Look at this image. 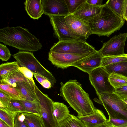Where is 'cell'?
I'll list each match as a JSON object with an SVG mask.
<instances>
[{"label": "cell", "instance_id": "6da1fadb", "mask_svg": "<svg viewBox=\"0 0 127 127\" xmlns=\"http://www.w3.org/2000/svg\"><path fill=\"white\" fill-rule=\"evenodd\" d=\"M60 95L77 113L83 116L94 113L96 108L83 89L81 84L76 80H70L65 83H60Z\"/></svg>", "mask_w": 127, "mask_h": 127}, {"label": "cell", "instance_id": "7a4b0ae2", "mask_svg": "<svg viewBox=\"0 0 127 127\" xmlns=\"http://www.w3.org/2000/svg\"><path fill=\"white\" fill-rule=\"evenodd\" d=\"M0 41L23 51L33 52L42 47L39 39L27 29L20 26L0 29Z\"/></svg>", "mask_w": 127, "mask_h": 127}, {"label": "cell", "instance_id": "3957f363", "mask_svg": "<svg viewBox=\"0 0 127 127\" xmlns=\"http://www.w3.org/2000/svg\"><path fill=\"white\" fill-rule=\"evenodd\" d=\"M125 21L105 3L99 13L88 23L93 34L109 36L119 30L123 26Z\"/></svg>", "mask_w": 127, "mask_h": 127}, {"label": "cell", "instance_id": "277c9868", "mask_svg": "<svg viewBox=\"0 0 127 127\" xmlns=\"http://www.w3.org/2000/svg\"><path fill=\"white\" fill-rule=\"evenodd\" d=\"M94 100L102 105L112 118L127 120V104L115 92L105 93Z\"/></svg>", "mask_w": 127, "mask_h": 127}, {"label": "cell", "instance_id": "5b68a950", "mask_svg": "<svg viewBox=\"0 0 127 127\" xmlns=\"http://www.w3.org/2000/svg\"><path fill=\"white\" fill-rule=\"evenodd\" d=\"M92 46L85 40L71 39L59 40L50 50L51 52L77 55H90L96 52Z\"/></svg>", "mask_w": 127, "mask_h": 127}, {"label": "cell", "instance_id": "8992f818", "mask_svg": "<svg viewBox=\"0 0 127 127\" xmlns=\"http://www.w3.org/2000/svg\"><path fill=\"white\" fill-rule=\"evenodd\" d=\"M20 66L27 68L33 73L40 74L48 80L52 86L56 80L53 74L38 62L30 52L20 51L12 55Z\"/></svg>", "mask_w": 127, "mask_h": 127}, {"label": "cell", "instance_id": "52a82bcc", "mask_svg": "<svg viewBox=\"0 0 127 127\" xmlns=\"http://www.w3.org/2000/svg\"><path fill=\"white\" fill-rule=\"evenodd\" d=\"M88 74L91 83L98 97L104 93L115 92L114 88L108 80L110 74L103 67L100 66Z\"/></svg>", "mask_w": 127, "mask_h": 127}, {"label": "cell", "instance_id": "ba28073f", "mask_svg": "<svg viewBox=\"0 0 127 127\" xmlns=\"http://www.w3.org/2000/svg\"><path fill=\"white\" fill-rule=\"evenodd\" d=\"M35 93L40 105L41 118L44 127H58L59 125L54 120L52 113L54 102L43 93L34 84Z\"/></svg>", "mask_w": 127, "mask_h": 127}, {"label": "cell", "instance_id": "9c48e42d", "mask_svg": "<svg viewBox=\"0 0 127 127\" xmlns=\"http://www.w3.org/2000/svg\"><path fill=\"white\" fill-rule=\"evenodd\" d=\"M127 38V33L116 35L104 43L98 50L103 57L125 55L124 49Z\"/></svg>", "mask_w": 127, "mask_h": 127}, {"label": "cell", "instance_id": "30bf717a", "mask_svg": "<svg viewBox=\"0 0 127 127\" xmlns=\"http://www.w3.org/2000/svg\"><path fill=\"white\" fill-rule=\"evenodd\" d=\"M65 16H54L49 17L55 36L59 40L71 39H84L71 30L65 21Z\"/></svg>", "mask_w": 127, "mask_h": 127}, {"label": "cell", "instance_id": "8fae6325", "mask_svg": "<svg viewBox=\"0 0 127 127\" xmlns=\"http://www.w3.org/2000/svg\"><path fill=\"white\" fill-rule=\"evenodd\" d=\"M91 54L77 55L50 51L48 59L52 64L57 68L64 69L72 66L74 63Z\"/></svg>", "mask_w": 127, "mask_h": 127}, {"label": "cell", "instance_id": "7c38bea8", "mask_svg": "<svg viewBox=\"0 0 127 127\" xmlns=\"http://www.w3.org/2000/svg\"><path fill=\"white\" fill-rule=\"evenodd\" d=\"M43 14L49 16L69 15L64 0H41Z\"/></svg>", "mask_w": 127, "mask_h": 127}, {"label": "cell", "instance_id": "4fadbf2b", "mask_svg": "<svg viewBox=\"0 0 127 127\" xmlns=\"http://www.w3.org/2000/svg\"><path fill=\"white\" fill-rule=\"evenodd\" d=\"M65 21L71 30L86 40L93 34L88 22L79 19L72 15L65 17Z\"/></svg>", "mask_w": 127, "mask_h": 127}, {"label": "cell", "instance_id": "5bb4252c", "mask_svg": "<svg viewBox=\"0 0 127 127\" xmlns=\"http://www.w3.org/2000/svg\"><path fill=\"white\" fill-rule=\"evenodd\" d=\"M103 57L99 51L73 64L72 66L76 67L89 74L95 69L101 66Z\"/></svg>", "mask_w": 127, "mask_h": 127}, {"label": "cell", "instance_id": "9a60e30c", "mask_svg": "<svg viewBox=\"0 0 127 127\" xmlns=\"http://www.w3.org/2000/svg\"><path fill=\"white\" fill-rule=\"evenodd\" d=\"M102 6L90 4L87 2L86 0L71 15L79 19L88 22L95 18L99 13Z\"/></svg>", "mask_w": 127, "mask_h": 127}, {"label": "cell", "instance_id": "2e32d148", "mask_svg": "<svg viewBox=\"0 0 127 127\" xmlns=\"http://www.w3.org/2000/svg\"><path fill=\"white\" fill-rule=\"evenodd\" d=\"M77 117L87 127H99L108 120L101 110L97 109L94 113Z\"/></svg>", "mask_w": 127, "mask_h": 127}, {"label": "cell", "instance_id": "e0dca14e", "mask_svg": "<svg viewBox=\"0 0 127 127\" xmlns=\"http://www.w3.org/2000/svg\"><path fill=\"white\" fill-rule=\"evenodd\" d=\"M16 84L15 87L25 97L26 100L32 102L37 101L35 93V84L31 80L21 81Z\"/></svg>", "mask_w": 127, "mask_h": 127}, {"label": "cell", "instance_id": "ac0fdd59", "mask_svg": "<svg viewBox=\"0 0 127 127\" xmlns=\"http://www.w3.org/2000/svg\"><path fill=\"white\" fill-rule=\"evenodd\" d=\"M24 4L26 10L31 18L38 19L43 14L41 0H26Z\"/></svg>", "mask_w": 127, "mask_h": 127}, {"label": "cell", "instance_id": "d6986e66", "mask_svg": "<svg viewBox=\"0 0 127 127\" xmlns=\"http://www.w3.org/2000/svg\"><path fill=\"white\" fill-rule=\"evenodd\" d=\"M52 113L54 121L59 126L70 114L67 107L63 103L58 102L53 103Z\"/></svg>", "mask_w": 127, "mask_h": 127}, {"label": "cell", "instance_id": "ffe728a7", "mask_svg": "<svg viewBox=\"0 0 127 127\" xmlns=\"http://www.w3.org/2000/svg\"><path fill=\"white\" fill-rule=\"evenodd\" d=\"M0 91L7 95L11 99L26 100L25 97L16 87L2 80H0Z\"/></svg>", "mask_w": 127, "mask_h": 127}, {"label": "cell", "instance_id": "44dd1931", "mask_svg": "<svg viewBox=\"0 0 127 127\" xmlns=\"http://www.w3.org/2000/svg\"><path fill=\"white\" fill-rule=\"evenodd\" d=\"M103 67L109 74L115 73L127 77V61L109 64Z\"/></svg>", "mask_w": 127, "mask_h": 127}, {"label": "cell", "instance_id": "7402d4cb", "mask_svg": "<svg viewBox=\"0 0 127 127\" xmlns=\"http://www.w3.org/2000/svg\"><path fill=\"white\" fill-rule=\"evenodd\" d=\"M0 80H2L15 87L17 86V83L21 81H27L29 79L26 77L18 69Z\"/></svg>", "mask_w": 127, "mask_h": 127}, {"label": "cell", "instance_id": "603a6c76", "mask_svg": "<svg viewBox=\"0 0 127 127\" xmlns=\"http://www.w3.org/2000/svg\"><path fill=\"white\" fill-rule=\"evenodd\" d=\"M18 113L10 111L5 107H0V118L10 127H14L15 116Z\"/></svg>", "mask_w": 127, "mask_h": 127}, {"label": "cell", "instance_id": "cb8c5ba5", "mask_svg": "<svg viewBox=\"0 0 127 127\" xmlns=\"http://www.w3.org/2000/svg\"><path fill=\"white\" fill-rule=\"evenodd\" d=\"M105 3L116 14L124 19V14L125 0H108Z\"/></svg>", "mask_w": 127, "mask_h": 127}, {"label": "cell", "instance_id": "d4e9b609", "mask_svg": "<svg viewBox=\"0 0 127 127\" xmlns=\"http://www.w3.org/2000/svg\"><path fill=\"white\" fill-rule=\"evenodd\" d=\"M24 121L28 127H44L41 117L33 114L22 113Z\"/></svg>", "mask_w": 127, "mask_h": 127}, {"label": "cell", "instance_id": "484cf974", "mask_svg": "<svg viewBox=\"0 0 127 127\" xmlns=\"http://www.w3.org/2000/svg\"><path fill=\"white\" fill-rule=\"evenodd\" d=\"M19 66L17 61L1 64L0 65V79L17 70Z\"/></svg>", "mask_w": 127, "mask_h": 127}, {"label": "cell", "instance_id": "4316f807", "mask_svg": "<svg viewBox=\"0 0 127 127\" xmlns=\"http://www.w3.org/2000/svg\"><path fill=\"white\" fill-rule=\"evenodd\" d=\"M108 80L114 89L127 85V77L116 73L110 74Z\"/></svg>", "mask_w": 127, "mask_h": 127}, {"label": "cell", "instance_id": "83f0119b", "mask_svg": "<svg viewBox=\"0 0 127 127\" xmlns=\"http://www.w3.org/2000/svg\"><path fill=\"white\" fill-rule=\"evenodd\" d=\"M58 127H87L77 117L70 114Z\"/></svg>", "mask_w": 127, "mask_h": 127}, {"label": "cell", "instance_id": "f1b7e54d", "mask_svg": "<svg viewBox=\"0 0 127 127\" xmlns=\"http://www.w3.org/2000/svg\"><path fill=\"white\" fill-rule=\"evenodd\" d=\"M20 100L26 109V113L35 114L41 118L40 105L38 100L32 102L26 100Z\"/></svg>", "mask_w": 127, "mask_h": 127}, {"label": "cell", "instance_id": "f546056e", "mask_svg": "<svg viewBox=\"0 0 127 127\" xmlns=\"http://www.w3.org/2000/svg\"><path fill=\"white\" fill-rule=\"evenodd\" d=\"M125 61H127V54L121 56L103 57L101 66L104 67L109 64Z\"/></svg>", "mask_w": 127, "mask_h": 127}, {"label": "cell", "instance_id": "4dcf8cb0", "mask_svg": "<svg viewBox=\"0 0 127 127\" xmlns=\"http://www.w3.org/2000/svg\"><path fill=\"white\" fill-rule=\"evenodd\" d=\"M7 108L18 113H26V109L20 100L11 99Z\"/></svg>", "mask_w": 127, "mask_h": 127}, {"label": "cell", "instance_id": "1f68e13d", "mask_svg": "<svg viewBox=\"0 0 127 127\" xmlns=\"http://www.w3.org/2000/svg\"><path fill=\"white\" fill-rule=\"evenodd\" d=\"M69 15L72 14L86 0H64Z\"/></svg>", "mask_w": 127, "mask_h": 127}, {"label": "cell", "instance_id": "d6a6232c", "mask_svg": "<svg viewBox=\"0 0 127 127\" xmlns=\"http://www.w3.org/2000/svg\"><path fill=\"white\" fill-rule=\"evenodd\" d=\"M11 54L7 47L0 44V59L3 61H7L10 58Z\"/></svg>", "mask_w": 127, "mask_h": 127}, {"label": "cell", "instance_id": "836d02e7", "mask_svg": "<svg viewBox=\"0 0 127 127\" xmlns=\"http://www.w3.org/2000/svg\"><path fill=\"white\" fill-rule=\"evenodd\" d=\"M24 118L22 113L17 115L15 118L14 127H28L24 121Z\"/></svg>", "mask_w": 127, "mask_h": 127}, {"label": "cell", "instance_id": "e575fe53", "mask_svg": "<svg viewBox=\"0 0 127 127\" xmlns=\"http://www.w3.org/2000/svg\"><path fill=\"white\" fill-rule=\"evenodd\" d=\"M115 92L122 100L127 101V85L114 89Z\"/></svg>", "mask_w": 127, "mask_h": 127}, {"label": "cell", "instance_id": "d590c367", "mask_svg": "<svg viewBox=\"0 0 127 127\" xmlns=\"http://www.w3.org/2000/svg\"><path fill=\"white\" fill-rule=\"evenodd\" d=\"M18 69L22 72L25 76L31 80L34 84H35L33 79V73L27 68L24 66H19Z\"/></svg>", "mask_w": 127, "mask_h": 127}, {"label": "cell", "instance_id": "8d00e7d4", "mask_svg": "<svg viewBox=\"0 0 127 127\" xmlns=\"http://www.w3.org/2000/svg\"><path fill=\"white\" fill-rule=\"evenodd\" d=\"M109 119L113 124L117 127H127V120L114 119L109 117Z\"/></svg>", "mask_w": 127, "mask_h": 127}, {"label": "cell", "instance_id": "74e56055", "mask_svg": "<svg viewBox=\"0 0 127 127\" xmlns=\"http://www.w3.org/2000/svg\"><path fill=\"white\" fill-rule=\"evenodd\" d=\"M11 98L4 93L0 91V101L7 107Z\"/></svg>", "mask_w": 127, "mask_h": 127}, {"label": "cell", "instance_id": "f35d334b", "mask_svg": "<svg viewBox=\"0 0 127 127\" xmlns=\"http://www.w3.org/2000/svg\"><path fill=\"white\" fill-rule=\"evenodd\" d=\"M102 1V0H86L87 2L90 4L100 6L103 4Z\"/></svg>", "mask_w": 127, "mask_h": 127}, {"label": "cell", "instance_id": "ab89813d", "mask_svg": "<svg viewBox=\"0 0 127 127\" xmlns=\"http://www.w3.org/2000/svg\"><path fill=\"white\" fill-rule=\"evenodd\" d=\"M33 73L34 77L40 84L47 79L40 74L34 73Z\"/></svg>", "mask_w": 127, "mask_h": 127}, {"label": "cell", "instance_id": "60d3db41", "mask_svg": "<svg viewBox=\"0 0 127 127\" xmlns=\"http://www.w3.org/2000/svg\"><path fill=\"white\" fill-rule=\"evenodd\" d=\"M41 84L44 88L47 89L50 88L52 86L51 82L47 79L44 81Z\"/></svg>", "mask_w": 127, "mask_h": 127}, {"label": "cell", "instance_id": "b9f144b4", "mask_svg": "<svg viewBox=\"0 0 127 127\" xmlns=\"http://www.w3.org/2000/svg\"><path fill=\"white\" fill-rule=\"evenodd\" d=\"M99 127H117L113 124L109 119Z\"/></svg>", "mask_w": 127, "mask_h": 127}, {"label": "cell", "instance_id": "7bdbcfd3", "mask_svg": "<svg viewBox=\"0 0 127 127\" xmlns=\"http://www.w3.org/2000/svg\"><path fill=\"white\" fill-rule=\"evenodd\" d=\"M124 15V19L127 21V0H125Z\"/></svg>", "mask_w": 127, "mask_h": 127}, {"label": "cell", "instance_id": "ee69618b", "mask_svg": "<svg viewBox=\"0 0 127 127\" xmlns=\"http://www.w3.org/2000/svg\"><path fill=\"white\" fill-rule=\"evenodd\" d=\"M0 127H10L3 121L0 119Z\"/></svg>", "mask_w": 127, "mask_h": 127}, {"label": "cell", "instance_id": "f6af8a7d", "mask_svg": "<svg viewBox=\"0 0 127 127\" xmlns=\"http://www.w3.org/2000/svg\"><path fill=\"white\" fill-rule=\"evenodd\" d=\"M125 102L127 104V101H125Z\"/></svg>", "mask_w": 127, "mask_h": 127}, {"label": "cell", "instance_id": "bcb514c9", "mask_svg": "<svg viewBox=\"0 0 127 127\" xmlns=\"http://www.w3.org/2000/svg\"></svg>", "mask_w": 127, "mask_h": 127}]
</instances>
